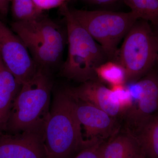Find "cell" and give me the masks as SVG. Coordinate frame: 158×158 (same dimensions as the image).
Segmentation results:
<instances>
[{
	"mask_svg": "<svg viewBox=\"0 0 158 158\" xmlns=\"http://www.w3.org/2000/svg\"><path fill=\"white\" fill-rule=\"evenodd\" d=\"M44 140L47 158H73L96 143L84 139L75 102L65 88L54 94L44 125Z\"/></svg>",
	"mask_w": 158,
	"mask_h": 158,
	"instance_id": "1",
	"label": "cell"
},
{
	"mask_svg": "<svg viewBox=\"0 0 158 158\" xmlns=\"http://www.w3.org/2000/svg\"><path fill=\"white\" fill-rule=\"evenodd\" d=\"M52 86L50 72L38 68L33 77L22 85L4 133L14 135L44 131Z\"/></svg>",
	"mask_w": 158,
	"mask_h": 158,
	"instance_id": "2",
	"label": "cell"
},
{
	"mask_svg": "<svg viewBox=\"0 0 158 158\" xmlns=\"http://www.w3.org/2000/svg\"><path fill=\"white\" fill-rule=\"evenodd\" d=\"M66 25L68 56L60 76L81 83L97 79L96 69L110 60L101 46L72 15L68 4L60 8Z\"/></svg>",
	"mask_w": 158,
	"mask_h": 158,
	"instance_id": "3",
	"label": "cell"
},
{
	"mask_svg": "<svg viewBox=\"0 0 158 158\" xmlns=\"http://www.w3.org/2000/svg\"><path fill=\"white\" fill-rule=\"evenodd\" d=\"M158 36L149 23L138 19L124 37L113 60L120 63L127 75L126 83L138 81L157 62Z\"/></svg>",
	"mask_w": 158,
	"mask_h": 158,
	"instance_id": "4",
	"label": "cell"
},
{
	"mask_svg": "<svg viewBox=\"0 0 158 158\" xmlns=\"http://www.w3.org/2000/svg\"><path fill=\"white\" fill-rule=\"evenodd\" d=\"M69 9L74 18L103 48L110 60L115 58L118 44L139 19L131 11Z\"/></svg>",
	"mask_w": 158,
	"mask_h": 158,
	"instance_id": "5",
	"label": "cell"
},
{
	"mask_svg": "<svg viewBox=\"0 0 158 158\" xmlns=\"http://www.w3.org/2000/svg\"><path fill=\"white\" fill-rule=\"evenodd\" d=\"M154 67L138 81L125 84L133 103L122 121L124 129L132 134L148 118L158 113V70Z\"/></svg>",
	"mask_w": 158,
	"mask_h": 158,
	"instance_id": "6",
	"label": "cell"
},
{
	"mask_svg": "<svg viewBox=\"0 0 158 158\" xmlns=\"http://www.w3.org/2000/svg\"><path fill=\"white\" fill-rule=\"evenodd\" d=\"M0 56L22 85L32 78L38 69L23 40L1 20Z\"/></svg>",
	"mask_w": 158,
	"mask_h": 158,
	"instance_id": "7",
	"label": "cell"
},
{
	"mask_svg": "<svg viewBox=\"0 0 158 158\" xmlns=\"http://www.w3.org/2000/svg\"><path fill=\"white\" fill-rule=\"evenodd\" d=\"M73 99L77 116L85 130L87 141L106 142L121 130L119 119L90 103Z\"/></svg>",
	"mask_w": 158,
	"mask_h": 158,
	"instance_id": "8",
	"label": "cell"
},
{
	"mask_svg": "<svg viewBox=\"0 0 158 158\" xmlns=\"http://www.w3.org/2000/svg\"><path fill=\"white\" fill-rule=\"evenodd\" d=\"M0 158H47L44 131L0 134Z\"/></svg>",
	"mask_w": 158,
	"mask_h": 158,
	"instance_id": "9",
	"label": "cell"
},
{
	"mask_svg": "<svg viewBox=\"0 0 158 158\" xmlns=\"http://www.w3.org/2000/svg\"><path fill=\"white\" fill-rule=\"evenodd\" d=\"M11 27L23 41L39 40L62 50L67 42L66 29L43 15L31 20L14 21Z\"/></svg>",
	"mask_w": 158,
	"mask_h": 158,
	"instance_id": "10",
	"label": "cell"
},
{
	"mask_svg": "<svg viewBox=\"0 0 158 158\" xmlns=\"http://www.w3.org/2000/svg\"><path fill=\"white\" fill-rule=\"evenodd\" d=\"M65 88L74 98L93 105L121 121V111L112 99L111 89L98 79L84 82L77 87Z\"/></svg>",
	"mask_w": 158,
	"mask_h": 158,
	"instance_id": "11",
	"label": "cell"
},
{
	"mask_svg": "<svg viewBox=\"0 0 158 158\" xmlns=\"http://www.w3.org/2000/svg\"><path fill=\"white\" fill-rule=\"evenodd\" d=\"M101 158H145V156L137 137L121 128L105 142Z\"/></svg>",
	"mask_w": 158,
	"mask_h": 158,
	"instance_id": "12",
	"label": "cell"
},
{
	"mask_svg": "<svg viewBox=\"0 0 158 158\" xmlns=\"http://www.w3.org/2000/svg\"><path fill=\"white\" fill-rule=\"evenodd\" d=\"M21 87L0 56V134L5 131L10 111Z\"/></svg>",
	"mask_w": 158,
	"mask_h": 158,
	"instance_id": "13",
	"label": "cell"
},
{
	"mask_svg": "<svg viewBox=\"0 0 158 158\" xmlns=\"http://www.w3.org/2000/svg\"><path fill=\"white\" fill-rule=\"evenodd\" d=\"M133 135L140 142L145 158H158V113L148 118Z\"/></svg>",
	"mask_w": 158,
	"mask_h": 158,
	"instance_id": "14",
	"label": "cell"
},
{
	"mask_svg": "<svg viewBox=\"0 0 158 158\" xmlns=\"http://www.w3.org/2000/svg\"><path fill=\"white\" fill-rule=\"evenodd\" d=\"M97 77L102 83L111 86L124 85L127 75L124 68L118 62L109 60L98 67L95 70Z\"/></svg>",
	"mask_w": 158,
	"mask_h": 158,
	"instance_id": "15",
	"label": "cell"
},
{
	"mask_svg": "<svg viewBox=\"0 0 158 158\" xmlns=\"http://www.w3.org/2000/svg\"><path fill=\"white\" fill-rule=\"evenodd\" d=\"M137 15L158 28V0H123Z\"/></svg>",
	"mask_w": 158,
	"mask_h": 158,
	"instance_id": "16",
	"label": "cell"
},
{
	"mask_svg": "<svg viewBox=\"0 0 158 158\" xmlns=\"http://www.w3.org/2000/svg\"><path fill=\"white\" fill-rule=\"evenodd\" d=\"M11 11L14 21L36 19L43 15L32 0H11Z\"/></svg>",
	"mask_w": 158,
	"mask_h": 158,
	"instance_id": "17",
	"label": "cell"
},
{
	"mask_svg": "<svg viewBox=\"0 0 158 158\" xmlns=\"http://www.w3.org/2000/svg\"><path fill=\"white\" fill-rule=\"evenodd\" d=\"M110 88L112 92V99L121 111L122 121L123 116L131 107L133 103L131 95L125 84L111 86Z\"/></svg>",
	"mask_w": 158,
	"mask_h": 158,
	"instance_id": "18",
	"label": "cell"
},
{
	"mask_svg": "<svg viewBox=\"0 0 158 158\" xmlns=\"http://www.w3.org/2000/svg\"><path fill=\"white\" fill-rule=\"evenodd\" d=\"M105 142H97L91 144L82 150L73 158H101L102 149Z\"/></svg>",
	"mask_w": 158,
	"mask_h": 158,
	"instance_id": "19",
	"label": "cell"
},
{
	"mask_svg": "<svg viewBox=\"0 0 158 158\" xmlns=\"http://www.w3.org/2000/svg\"><path fill=\"white\" fill-rule=\"evenodd\" d=\"M37 8L43 11L62 7L72 0H32Z\"/></svg>",
	"mask_w": 158,
	"mask_h": 158,
	"instance_id": "20",
	"label": "cell"
},
{
	"mask_svg": "<svg viewBox=\"0 0 158 158\" xmlns=\"http://www.w3.org/2000/svg\"><path fill=\"white\" fill-rule=\"evenodd\" d=\"M10 2L11 0H0V15L2 16H7Z\"/></svg>",
	"mask_w": 158,
	"mask_h": 158,
	"instance_id": "21",
	"label": "cell"
},
{
	"mask_svg": "<svg viewBox=\"0 0 158 158\" xmlns=\"http://www.w3.org/2000/svg\"><path fill=\"white\" fill-rule=\"evenodd\" d=\"M86 1L97 5H108L114 4L120 0H86Z\"/></svg>",
	"mask_w": 158,
	"mask_h": 158,
	"instance_id": "22",
	"label": "cell"
},
{
	"mask_svg": "<svg viewBox=\"0 0 158 158\" xmlns=\"http://www.w3.org/2000/svg\"><path fill=\"white\" fill-rule=\"evenodd\" d=\"M157 33L158 36V32H157ZM157 63H158V54L157 59Z\"/></svg>",
	"mask_w": 158,
	"mask_h": 158,
	"instance_id": "23",
	"label": "cell"
}]
</instances>
